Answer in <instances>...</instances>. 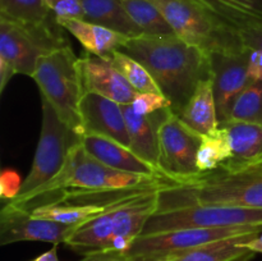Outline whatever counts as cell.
<instances>
[{
  "mask_svg": "<svg viewBox=\"0 0 262 261\" xmlns=\"http://www.w3.org/2000/svg\"><path fill=\"white\" fill-rule=\"evenodd\" d=\"M159 169L171 182L188 181L197 177V153L202 136L188 127L181 118L166 110L158 130Z\"/></svg>",
  "mask_w": 262,
  "mask_h": 261,
  "instance_id": "cell-10",
  "label": "cell"
},
{
  "mask_svg": "<svg viewBox=\"0 0 262 261\" xmlns=\"http://www.w3.org/2000/svg\"><path fill=\"white\" fill-rule=\"evenodd\" d=\"M245 246L247 248H250V250H252L253 252L262 253V230L260 232V234L256 235L255 238H252L248 242H246Z\"/></svg>",
  "mask_w": 262,
  "mask_h": 261,
  "instance_id": "cell-37",
  "label": "cell"
},
{
  "mask_svg": "<svg viewBox=\"0 0 262 261\" xmlns=\"http://www.w3.org/2000/svg\"><path fill=\"white\" fill-rule=\"evenodd\" d=\"M42 124L40 138L30 173L23 179L22 187L13 204H23L32 199L41 188L53 181L63 169L69 153L82 141V136L67 127L54 107L41 99Z\"/></svg>",
  "mask_w": 262,
  "mask_h": 261,
  "instance_id": "cell-8",
  "label": "cell"
},
{
  "mask_svg": "<svg viewBox=\"0 0 262 261\" xmlns=\"http://www.w3.org/2000/svg\"><path fill=\"white\" fill-rule=\"evenodd\" d=\"M192 206L262 209V166L237 170L219 168L161 187L158 211Z\"/></svg>",
  "mask_w": 262,
  "mask_h": 261,
  "instance_id": "cell-2",
  "label": "cell"
},
{
  "mask_svg": "<svg viewBox=\"0 0 262 261\" xmlns=\"http://www.w3.org/2000/svg\"><path fill=\"white\" fill-rule=\"evenodd\" d=\"M158 261H171V260H168V258H165V260H158Z\"/></svg>",
  "mask_w": 262,
  "mask_h": 261,
  "instance_id": "cell-38",
  "label": "cell"
},
{
  "mask_svg": "<svg viewBox=\"0 0 262 261\" xmlns=\"http://www.w3.org/2000/svg\"><path fill=\"white\" fill-rule=\"evenodd\" d=\"M262 225V209L238 206H192L156 211L146 223L142 234L184 228H217Z\"/></svg>",
  "mask_w": 262,
  "mask_h": 261,
  "instance_id": "cell-11",
  "label": "cell"
},
{
  "mask_svg": "<svg viewBox=\"0 0 262 261\" xmlns=\"http://www.w3.org/2000/svg\"><path fill=\"white\" fill-rule=\"evenodd\" d=\"M169 182L143 188L117 202L101 215L79 225L64 245L82 256L104 251L124 252L158 211L160 189Z\"/></svg>",
  "mask_w": 262,
  "mask_h": 261,
  "instance_id": "cell-3",
  "label": "cell"
},
{
  "mask_svg": "<svg viewBox=\"0 0 262 261\" xmlns=\"http://www.w3.org/2000/svg\"><path fill=\"white\" fill-rule=\"evenodd\" d=\"M40 90L41 99L46 100L61 122L82 136L79 107L84 91L78 68V58L72 46L58 49L40 56L32 76Z\"/></svg>",
  "mask_w": 262,
  "mask_h": 261,
  "instance_id": "cell-6",
  "label": "cell"
},
{
  "mask_svg": "<svg viewBox=\"0 0 262 261\" xmlns=\"http://www.w3.org/2000/svg\"><path fill=\"white\" fill-rule=\"evenodd\" d=\"M122 200H119V201H122ZM117 202H114V204H66V202H60V204L40 206L31 212L37 217H43V219L64 223V224L81 225L101 215L102 212L106 211L110 206L115 205Z\"/></svg>",
  "mask_w": 262,
  "mask_h": 261,
  "instance_id": "cell-24",
  "label": "cell"
},
{
  "mask_svg": "<svg viewBox=\"0 0 262 261\" xmlns=\"http://www.w3.org/2000/svg\"><path fill=\"white\" fill-rule=\"evenodd\" d=\"M79 261H130L125 258L118 251H104V252H95L90 253L82 257Z\"/></svg>",
  "mask_w": 262,
  "mask_h": 261,
  "instance_id": "cell-35",
  "label": "cell"
},
{
  "mask_svg": "<svg viewBox=\"0 0 262 261\" xmlns=\"http://www.w3.org/2000/svg\"><path fill=\"white\" fill-rule=\"evenodd\" d=\"M232 158V143L228 130L219 127L214 132L202 136L197 153V169L200 173H209L224 165Z\"/></svg>",
  "mask_w": 262,
  "mask_h": 261,
  "instance_id": "cell-25",
  "label": "cell"
},
{
  "mask_svg": "<svg viewBox=\"0 0 262 261\" xmlns=\"http://www.w3.org/2000/svg\"><path fill=\"white\" fill-rule=\"evenodd\" d=\"M166 181L170 179L165 177L132 174L110 168L106 164L90 155L79 142L71 150L60 173L43 188H41L32 199L42 194H56L66 191L101 192L141 188L164 183Z\"/></svg>",
  "mask_w": 262,
  "mask_h": 261,
  "instance_id": "cell-7",
  "label": "cell"
},
{
  "mask_svg": "<svg viewBox=\"0 0 262 261\" xmlns=\"http://www.w3.org/2000/svg\"><path fill=\"white\" fill-rule=\"evenodd\" d=\"M23 181L14 169H4L0 176V197L3 201L9 202L18 196Z\"/></svg>",
  "mask_w": 262,
  "mask_h": 261,
  "instance_id": "cell-32",
  "label": "cell"
},
{
  "mask_svg": "<svg viewBox=\"0 0 262 261\" xmlns=\"http://www.w3.org/2000/svg\"><path fill=\"white\" fill-rule=\"evenodd\" d=\"M120 51L146 67L174 114L183 110L200 82L212 78L211 55L177 35L129 38Z\"/></svg>",
  "mask_w": 262,
  "mask_h": 261,
  "instance_id": "cell-1",
  "label": "cell"
},
{
  "mask_svg": "<svg viewBox=\"0 0 262 261\" xmlns=\"http://www.w3.org/2000/svg\"><path fill=\"white\" fill-rule=\"evenodd\" d=\"M247 73L251 81H262V49H250Z\"/></svg>",
  "mask_w": 262,
  "mask_h": 261,
  "instance_id": "cell-33",
  "label": "cell"
},
{
  "mask_svg": "<svg viewBox=\"0 0 262 261\" xmlns=\"http://www.w3.org/2000/svg\"><path fill=\"white\" fill-rule=\"evenodd\" d=\"M58 19H84L81 0H45Z\"/></svg>",
  "mask_w": 262,
  "mask_h": 261,
  "instance_id": "cell-31",
  "label": "cell"
},
{
  "mask_svg": "<svg viewBox=\"0 0 262 261\" xmlns=\"http://www.w3.org/2000/svg\"><path fill=\"white\" fill-rule=\"evenodd\" d=\"M260 234V232L248 233L232 238L215 241L207 245L200 246L191 251L181 253L171 261H251L257 253L245 246L246 242Z\"/></svg>",
  "mask_w": 262,
  "mask_h": 261,
  "instance_id": "cell-22",
  "label": "cell"
},
{
  "mask_svg": "<svg viewBox=\"0 0 262 261\" xmlns=\"http://www.w3.org/2000/svg\"><path fill=\"white\" fill-rule=\"evenodd\" d=\"M229 122L262 124V81H251L233 105Z\"/></svg>",
  "mask_w": 262,
  "mask_h": 261,
  "instance_id": "cell-29",
  "label": "cell"
},
{
  "mask_svg": "<svg viewBox=\"0 0 262 261\" xmlns=\"http://www.w3.org/2000/svg\"><path fill=\"white\" fill-rule=\"evenodd\" d=\"M56 247H58V245H54L51 250L46 251L45 253H41L40 256H37V257L31 261H59L58 253H56Z\"/></svg>",
  "mask_w": 262,
  "mask_h": 261,
  "instance_id": "cell-36",
  "label": "cell"
},
{
  "mask_svg": "<svg viewBox=\"0 0 262 261\" xmlns=\"http://www.w3.org/2000/svg\"><path fill=\"white\" fill-rule=\"evenodd\" d=\"M222 127L229 133L232 158L220 168L237 170L262 166V124L228 122Z\"/></svg>",
  "mask_w": 262,
  "mask_h": 261,
  "instance_id": "cell-18",
  "label": "cell"
},
{
  "mask_svg": "<svg viewBox=\"0 0 262 261\" xmlns=\"http://www.w3.org/2000/svg\"><path fill=\"white\" fill-rule=\"evenodd\" d=\"M133 22L146 36L176 35L163 13L150 0H120Z\"/></svg>",
  "mask_w": 262,
  "mask_h": 261,
  "instance_id": "cell-26",
  "label": "cell"
},
{
  "mask_svg": "<svg viewBox=\"0 0 262 261\" xmlns=\"http://www.w3.org/2000/svg\"><path fill=\"white\" fill-rule=\"evenodd\" d=\"M262 225L217 228H184L154 234L138 235L127 251L120 252L130 261H158L176 257L200 246L237 237L248 233L261 232Z\"/></svg>",
  "mask_w": 262,
  "mask_h": 261,
  "instance_id": "cell-9",
  "label": "cell"
},
{
  "mask_svg": "<svg viewBox=\"0 0 262 261\" xmlns=\"http://www.w3.org/2000/svg\"><path fill=\"white\" fill-rule=\"evenodd\" d=\"M78 227L37 217L28 210L5 202L0 211V245L26 241L59 245L66 243Z\"/></svg>",
  "mask_w": 262,
  "mask_h": 261,
  "instance_id": "cell-12",
  "label": "cell"
},
{
  "mask_svg": "<svg viewBox=\"0 0 262 261\" xmlns=\"http://www.w3.org/2000/svg\"><path fill=\"white\" fill-rule=\"evenodd\" d=\"M248 53L212 54V81L220 127L229 122L233 105L251 82L247 73Z\"/></svg>",
  "mask_w": 262,
  "mask_h": 261,
  "instance_id": "cell-13",
  "label": "cell"
},
{
  "mask_svg": "<svg viewBox=\"0 0 262 261\" xmlns=\"http://www.w3.org/2000/svg\"><path fill=\"white\" fill-rule=\"evenodd\" d=\"M67 32L76 37L84 51L109 59L115 51L122 50L129 37L109 28L86 22L83 19H58Z\"/></svg>",
  "mask_w": 262,
  "mask_h": 261,
  "instance_id": "cell-19",
  "label": "cell"
},
{
  "mask_svg": "<svg viewBox=\"0 0 262 261\" xmlns=\"http://www.w3.org/2000/svg\"><path fill=\"white\" fill-rule=\"evenodd\" d=\"M82 146L87 153L110 168L147 177H165L156 166L151 165L133 153L129 147L104 136H82ZM166 178V177H165Z\"/></svg>",
  "mask_w": 262,
  "mask_h": 261,
  "instance_id": "cell-16",
  "label": "cell"
},
{
  "mask_svg": "<svg viewBox=\"0 0 262 261\" xmlns=\"http://www.w3.org/2000/svg\"><path fill=\"white\" fill-rule=\"evenodd\" d=\"M166 110L156 112L150 115H141L135 112L130 104L123 105L128 135L129 148L140 158L159 169V137L158 130ZM160 170V169H159Z\"/></svg>",
  "mask_w": 262,
  "mask_h": 261,
  "instance_id": "cell-17",
  "label": "cell"
},
{
  "mask_svg": "<svg viewBox=\"0 0 262 261\" xmlns=\"http://www.w3.org/2000/svg\"><path fill=\"white\" fill-rule=\"evenodd\" d=\"M136 113L141 115H150L164 109H170L171 102L158 92H138L136 99L130 104Z\"/></svg>",
  "mask_w": 262,
  "mask_h": 261,
  "instance_id": "cell-30",
  "label": "cell"
},
{
  "mask_svg": "<svg viewBox=\"0 0 262 261\" xmlns=\"http://www.w3.org/2000/svg\"><path fill=\"white\" fill-rule=\"evenodd\" d=\"M241 36L248 49H262V26L241 30Z\"/></svg>",
  "mask_w": 262,
  "mask_h": 261,
  "instance_id": "cell-34",
  "label": "cell"
},
{
  "mask_svg": "<svg viewBox=\"0 0 262 261\" xmlns=\"http://www.w3.org/2000/svg\"><path fill=\"white\" fill-rule=\"evenodd\" d=\"M86 22L109 28L129 38L143 35L120 0H81Z\"/></svg>",
  "mask_w": 262,
  "mask_h": 261,
  "instance_id": "cell-21",
  "label": "cell"
},
{
  "mask_svg": "<svg viewBox=\"0 0 262 261\" xmlns=\"http://www.w3.org/2000/svg\"><path fill=\"white\" fill-rule=\"evenodd\" d=\"M79 113L82 136H104L129 147V135L122 104L101 95L86 92L82 97Z\"/></svg>",
  "mask_w": 262,
  "mask_h": 261,
  "instance_id": "cell-15",
  "label": "cell"
},
{
  "mask_svg": "<svg viewBox=\"0 0 262 261\" xmlns=\"http://www.w3.org/2000/svg\"><path fill=\"white\" fill-rule=\"evenodd\" d=\"M54 13L45 0H0V17L26 25H41Z\"/></svg>",
  "mask_w": 262,
  "mask_h": 261,
  "instance_id": "cell-28",
  "label": "cell"
},
{
  "mask_svg": "<svg viewBox=\"0 0 262 261\" xmlns=\"http://www.w3.org/2000/svg\"><path fill=\"white\" fill-rule=\"evenodd\" d=\"M78 68L84 94L101 95L122 105L132 104L137 96L138 92L113 67L109 59L84 51L78 58Z\"/></svg>",
  "mask_w": 262,
  "mask_h": 261,
  "instance_id": "cell-14",
  "label": "cell"
},
{
  "mask_svg": "<svg viewBox=\"0 0 262 261\" xmlns=\"http://www.w3.org/2000/svg\"><path fill=\"white\" fill-rule=\"evenodd\" d=\"M238 30L262 26V0H197Z\"/></svg>",
  "mask_w": 262,
  "mask_h": 261,
  "instance_id": "cell-23",
  "label": "cell"
},
{
  "mask_svg": "<svg viewBox=\"0 0 262 261\" xmlns=\"http://www.w3.org/2000/svg\"><path fill=\"white\" fill-rule=\"evenodd\" d=\"M178 115L191 129L205 136L220 127L212 78L201 81Z\"/></svg>",
  "mask_w": 262,
  "mask_h": 261,
  "instance_id": "cell-20",
  "label": "cell"
},
{
  "mask_svg": "<svg viewBox=\"0 0 262 261\" xmlns=\"http://www.w3.org/2000/svg\"><path fill=\"white\" fill-rule=\"evenodd\" d=\"M161 13L174 33L188 45L207 54L247 53L241 31L200 4L197 0H150Z\"/></svg>",
  "mask_w": 262,
  "mask_h": 261,
  "instance_id": "cell-5",
  "label": "cell"
},
{
  "mask_svg": "<svg viewBox=\"0 0 262 261\" xmlns=\"http://www.w3.org/2000/svg\"><path fill=\"white\" fill-rule=\"evenodd\" d=\"M66 46L71 42L55 15L41 25L0 17V92L15 74L32 76L40 56Z\"/></svg>",
  "mask_w": 262,
  "mask_h": 261,
  "instance_id": "cell-4",
  "label": "cell"
},
{
  "mask_svg": "<svg viewBox=\"0 0 262 261\" xmlns=\"http://www.w3.org/2000/svg\"><path fill=\"white\" fill-rule=\"evenodd\" d=\"M113 67L127 79L128 83L137 92H158L163 94L150 72L145 66L123 51H115L109 58Z\"/></svg>",
  "mask_w": 262,
  "mask_h": 261,
  "instance_id": "cell-27",
  "label": "cell"
}]
</instances>
